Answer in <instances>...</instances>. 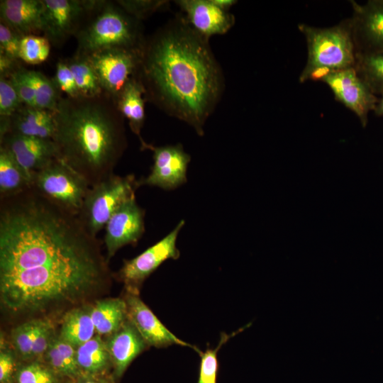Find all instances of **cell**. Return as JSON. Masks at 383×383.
<instances>
[{"label": "cell", "instance_id": "obj_22", "mask_svg": "<svg viewBox=\"0 0 383 383\" xmlns=\"http://www.w3.org/2000/svg\"><path fill=\"white\" fill-rule=\"evenodd\" d=\"M76 359L82 375L105 376L112 367L105 341L98 334L77 348Z\"/></svg>", "mask_w": 383, "mask_h": 383}, {"label": "cell", "instance_id": "obj_24", "mask_svg": "<svg viewBox=\"0 0 383 383\" xmlns=\"http://www.w3.org/2000/svg\"><path fill=\"white\" fill-rule=\"evenodd\" d=\"M76 350L59 335H54L43 361L60 377L73 380L82 375L77 363Z\"/></svg>", "mask_w": 383, "mask_h": 383}, {"label": "cell", "instance_id": "obj_15", "mask_svg": "<svg viewBox=\"0 0 383 383\" xmlns=\"http://www.w3.org/2000/svg\"><path fill=\"white\" fill-rule=\"evenodd\" d=\"M350 3L357 53L383 52V0H369L364 4L352 0Z\"/></svg>", "mask_w": 383, "mask_h": 383}, {"label": "cell", "instance_id": "obj_38", "mask_svg": "<svg viewBox=\"0 0 383 383\" xmlns=\"http://www.w3.org/2000/svg\"><path fill=\"white\" fill-rule=\"evenodd\" d=\"M21 36L3 23H0V53L15 60H19Z\"/></svg>", "mask_w": 383, "mask_h": 383}, {"label": "cell", "instance_id": "obj_41", "mask_svg": "<svg viewBox=\"0 0 383 383\" xmlns=\"http://www.w3.org/2000/svg\"><path fill=\"white\" fill-rule=\"evenodd\" d=\"M0 6L15 9L36 11L43 8V0H1Z\"/></svg>", "mask_w": 383, "mask_h": 383}, {"label": "cell", "instance_id": "obj_31", "mask_svg": "<svg viewBox=\"0 0 383 383\" xmlns=\"http://www.w3.org/2000/svg\"><path fill=\"white\" fill-rule=\"evenodd\" d=\"M50 52V42L45 36L35 34L21 38L19 60L29 65H38L47 60Z\"/></svg>", "mask_w": 383, "mask_h": 383}, {"label": "cell", "instance_id": "obj_42", "mask_svg": "<svg viewBox=\"0 0 383 383\" xmlns=\"http://www.w3.org/2000/svg\"><path fill=\"white\" fill-rule=\"evenodd\" d=\"M72 383H112L104 376H87L81 375L73 379Z\"/></svg>", "mask_w": 383, "mask_h": 383}, {"label": "cell", "instance_id": "obj_2", "mask_svg": "<svg viewBox=\"0 0 383 383\" xmlns=\"http://www.w3.org/2000/svg\"><path fill=\"white\" fill-rule=\"evenodd\" d=\"M135 76L145 99L188 123L200 135L225 87L209 39L182 16L145 38Z\"/></svg>", "mask_w": 383, "mask_h": 383}, {"label": "cell", "instance_id": "obj_21", "mask_svg": "<svg viewBox=\"0 0 383 383\" xmlns=\"http://www.w3.org/2000/svg\"><path fill=\"white\" fill-rule=\"evenodd\" d=\"M91 316L96 333L109 336L128 319L126 302L121 298L98 300L91 306Z\"/></svg>", "mask_w": 383, "mask_h": 383}, {"label": "cell", "instance_id": "obj_40", "mask_svg": "<svg viewBox=\"0 0 383 383\" xmlns=\"http://www.w3.org/2000/svg\"><path fill=\"white\" fill-rule=\"evenodd\" d=\"M18 366L15 352L5 346L1 338L0 349V383H14Z\"/></svg>", "mask_w": 383, "mask_h": 383}, {"label": "cell", "instance_id": "obj_6", "mask_svg": "<svg viewBox=\"0 0 383 383\" xmlns=\"http://www.w3.org/2000/svg\"><path fill=\"white\" fill-rule=\"evenodd\" d=\"M138 187L134 175L121 177L115 174L91 186L78 215L80 221L96 236L114 211L135 196Z\"/></svg>", "mask_w": 383, "mask_h": 383}, {"label": "cell", "instance_id": "obj_45", "mask_svg": "<svg viewBox=\"0 0 383 383\" xmlns=\"http://www.w3.org/2000/svg\"><path fill=\"white\" fill-rule=\"evenodd\" d=\"M57 383H60V382H57Z\"/></svg>", "mask_w": 383, "mask_h": 383}, {"label": "cell", "instance_id": "obj_7", "mask_svg": "<svg viewBox=\"0 0 383 383\" xmlns=\"http://www.w3.org/2000/svg\"><path fill=\"white\" fill-rule=\"evenodd\" d=\"M31 187L52 203L78 216L90 186L79 174L55 158L34 175Z\"/></svg>", "mask_w": 383, "mask_h": 383}, {"label": "cell", "instance_id": "obj_9", "mask_svg": "<svg viewBox=\"0 0 383 383\" xmlns=\"http://www.w3.org/2000/svg\"><path fill=\"white\" fill-rule=\"evenodd\" d=\"M184 225V221L182 220L165 238L134 258L124 261L118 275L127 291L138 293L143 281L162 262L168 259L177 260L179 257L176 242Z\"/></svg>", "mask_w": 383, "mask_h": 383}, {"label": "cell", "instance_id": "obj_37", "mask_svg": "<svg viewBox=\"0 0 383 383\" xmlns=\"http://www.w3.org/2000/svg\"><path fill=\"white\" fill-rule=\"evenodd\" d=\"M60 91L67 96L76 98L80 96L74 75L65 61H59L56 65V71L53 79Z\"/></svg>", "mask_w": 383, "mask_h": 383}, {"label": "cell", "instance_id": "obj_39", "mask_svg": "<svg viewBox=\"0 0 383 383\" xmlns=\"http://www.w3.org/2000/svg\"><path fill=\"white\" fill-rule=\"evenodd\" d=\"M54 335V328L52 322L48 319H43L33 343L32 350L33 360H43V356Z\"/></svg>", "mask_w": 383, "mask_h": 383}, {"label": "cell", "instance_id": "obj_20", "mask_svg": "<svg viewBox=\"0 0 383 383\" xmlns=\"http://www.w3.org/2000/svg\"><path fill=\"white\" fill-rule=\"evenodd\" d=\"M145 100L144 88L135 74L127 82L116 99L119 112L128 121L130 128L140 139L142 148L148 149L150 144L140 135L145 121Z\"/></svg>", "mask_w": 383, "mask_h": 383}, {"label": "cell", "instance_id": "obj_23", "mask_svg": "<svg viewBox=\"0 0 383 383\" xmlns=\"http://www.w3.org/2000/svg\"><path fill=\"white\" fill-rule=\"evenodd\" d=\"M95 333L91 306L75 307L63 316L59 335L76 348L91 339Z\"/></svg>", "mask_w": 383, "mask_h": 383}, {"label": "cell", "instance_id": "obj_33", "mask_svg": "<svg viewBox=\"0 0 383 383\" xmlns=\"http://www.w3.org/2000/svg\"><path fill=\"white\" fill-rule=\"evenodd\" d=\"M245 328L228 335L223 333L221 335L219 343L214 349L207 348L205 352L199 350L198 353L201 357L199 374L196 383H216L218 371V351L231 338L242 331Z\"/></svg>", "mask_w": 383, "mask_h": 383}, {"label": "cell", "instance_id": "obj_36", "mask_svg": "<svg viewBox=\"0 0 383 383\" xmlns=\"http://www.w3.org/2000/svg\"><path fill=\"white\" fill-rule=\"evenodd\" d=\"M23 104L35 106V91L28 70L19 67L9 77Z\"/></svg>", "mask_w": 383, "mask_h": 383}, {"label": "cell", "instance_id": "obj_13", "mask_svg": "<svg viewBox=\"0 0 383 383\" xmlns=\"http://www.w3.org/2000/svg\"><path fill=\"white\" fill-rule=\"evenodd\" d=\"M0 139V146L12 155L25 173L30 187L34 175L57 158V148L52 139L11 133H6Z\"/></svg>", "mask_w": 383, "mask_h": 383}, {"label": "cell", "instance_id": "obj_29", "mask_svg": "<svg viewBox=\"0 0 383 383\" xmlns=\"http://www.w3.org/2000/svg\"><path fill=\"white\" fill-rule=\"evenodd\" d=\"M28 74L35 91V106L55 111L61 96L54 81L35 70H28Z\"/></svg>", "mask_w": 383, "mask_h": 383}, {"label": "cell", "instance_id": "obj_44", "mask_svg": "<svg viewBox=\"0 0 383 383\" xmlns=\"http://www.w3.org/2000/svg\"><path fill=\"white\" fill-rule=\"evenodd\" d=\"M373 112L376 116L383 117V95L378 97V100Z\"/></svg>", "mask_w": 383, "mask_h": 383}, {"label": "cell", "instance_id": "obj_1", "mask_svg": "<svg viewBox=\"0 0 383 383\" xmlns=\"http://www.w3.org/2000/svg\"><path fill=\"white\" fill-rule=\"evenodd\" d=\"M109 272L99 243L79 218L33 187L0 202V297L14 313L72 303Z\"/></svg>", "mask_w": 383, "mask_h": 383}, {"label": "cell", "instance_id": "obj_12", "mask_svg": "<svg viewBox=\"0 0 383 383\" xmlns=\"http://www.w3.org/2000/svg\"><path fill=\"white\" fill-rule=\"evenodd\" d=\"M153 152L150 173L138 180V185L157 187L172 190L187 182V170L191 157L181 144L160 147L150 145Z\"/></svg>", "mask_w": 383, "mask_h": 383}, {"label": "cell", "instance_id": "obj_25", "mask_svg": "<svg viewBox=\"0 0 383 383\" xmlns=\"http://www.w3.org/2000/svg\"><path fill=\"white\" fill-rule=\"evenodd\" d=\"M30 187L28 179L12 155L0 146V199L19 194Z\"/></svg>", "mask_w": 383, "mask_h": 383}, {"label": "cell", "instance_id": "obj_16", "mask_svg": "<svg viewBox=\"0 0 383 383\" xmlns=\"http://www.w3.org/2000/svg\"><path fill=\"white\" fill-rule=\"evenodd\" d=\"M127 306V318L138 330L148 346L164 348L179 345L199 350L176 337L157 318L140 299L138 293L127 291L124 298Z\"/></svg>", "mask_w": 383, "mask_h": 383}, {"label": "cell", "instance_id": "obj_26", "mask_svg": "<svg viewBox=\"0 0 383 383\" xmlns=\"http://www.w3.org/2000/svg\"><path fill=\"white\" fill-rule=\"evenodd\" d=\"M65 62L74 75L81 96L95 97L104 92L96 74L86 57L75 54Z\"/></svg>", "mask_w": 383, "mask_h": 383}, {"label": "cell", "instance_id": "obj_43", "mask_svg": "<svg viewBox=\"0 0 383 383\" xmlns=\"http://www.w3.org/2000/svg\"><path fill=\"white\" fill-rule=\"evenodd\" d=\"M212 1L218 7L226 11H228L229 9L237 2L235 0H212Z\"/></svg>", "mask_w": 383, "mask_h": 383}, {"label": "cell", "instance_id": "obj_19", "mask_svg": "<svg viewBox=\"0 0 383 383\" xmlns=\"http://www.w3.org/2000/svg\"><path fill=\"white\" fill-rule=\"evenodd\" d=\"M105 344L116 379L121 378L132 361L148 346L128 319L107 337Z\"/></svg>", "mask_w": 383, "mask_h": 383}, {"label": "cell", "instance_id": "obj_14", "mask_svg": "<svg viewBox=\"0 0 383 383\" xmlns=\"http://www.w3.org/2000/svg\"><path fill=\"white\" fill-rule=\"evenodd\" d=\"M144 216L145 211L138 206L135 196L114 211L104 227L107 260L121 248L138 241L145 231Z\"/></svg>", "mask_w": 383, "mask_h": 383}, {"label": "cell", "instance_id": "obj_27", "mask_svg": "<svg viewBox=\"0 0 383 383\" xmlns=\"http://www.w3.org/2000/svg\"><path fill=\"white\" fill-rule=\"evenodd\" d=\"M355 69L376 96L383 95V52L357 53Z\"/></svg>", "mask_w": 383, "mask_h": 383}, {"label": "cell", "instance_id": "obj_18", "mask_svg": "<svg viewBox=\"0 0 383 383\" xmlns=\"http://www.w3.org/2000/svg\"><path fill=\"white\" fill-rule=\"evenodd\" d=\"M55 111L23 104L9 118H1L0 137L8 133L52 139Z\"/></svg>", "mask_w": 383, "mask_h": 383}, {"label": "cell", "instance_id": "obj_34", "mask_svg": "<svg viewBox=\"0 0 383 383\" xmlns=\"http://www.w3.org/2000/svg\"><path fill=\"white\" fill-rule=\"evenodd\" d=\"M116 3L129 15L141 21L160 9L167 1L156 0H118Z\"/></svg>", "mask_w": 383, "mask_h": 383}, {"label": "cell", "instance_id": "obj_11", "mask_svg": "<svg viewBox=\"0 0 383 383\" xmlns=\"http://www.w3.org/2000/svg\"><path fill=\"white\" fill-rule=\"evenodd\" d=\"M332 91L335 99L353 111L362 127L368 122L378 100L368 85L360 77L355 67L331 72L321 79Z\"/></svg>", "mask_w": 383, "mask_h": 383}, {"label": "cell", "instance_id": "obj_10", "mask_svg": "<svg viewBox=\"0 0 383 383\" xmlns=\"http://www.w3.org/2000/svg\"><path fill=\"white\" fill-rule=\"evenodd\" d=\"M140 51L109 49L86 57L104 92L116 99L127 82L135 74Z\"/></svg>", "mask_w": 383, "mask_h": 383}, {"label": "cell", "instance_id": "obj_32", "mask_svg": "<svg viewBox=\"0 0 383 383\" xmlns=\"http://www.w3.org/2000/svg\"><path fill=\"white\" fill-rule=\"evenodd\" d=\"M57 376L43 360H33L18 366L16 383H57Z\"/></svg>", "mask_w": 383, "mask_h": 383}, {"label": "cell", "instance_id": "obj_35", "mask_svg": "<svg viewBox=\"0 0 383 383\" xmlns=\"http://www.w3.org/2000/svg\"><path fill=\"white\" fill-rule=\"evenodd\" d=\"M23 105L10 79L0 77V116L9 118Z\"/></svg>", "mask_w": 383, "mask_h": 383}, {"label": "cell", "instance_id": "obj_30", "mask_svg": "<svg viewBox=\"0 0 383 383\" xmlns=\"http://www.w3.org/2000/svg\"><path fill=\"white\" fill-rule=\"evenodd\" d=\"M43 318L33 319L12 329L11 341L16 353L23 360H33L32 350Z\"/></svg>", "mask_w": 383, "mask_h": 383}, {"label": "cell", "instance_id": "obj_8", "mask_svg": "<svg viewBox=\"0 0 383 383\" xmlns=\"http://www.w3.org/2000/svg\"><path fill=\"white\" fill-rule=\"evenodd\" d=\"M42 31L50 42L60 46L76 35L98 1L43 0Z\"/></svg>", "mask_w": 383, "mask_h": 383}, {"label": "cell", "instance_id": "obj_3", "mask_svg": "<svg viewBox=\"0 0 383 383\" xmlns=\"http://www.w3.org/2000/svg\"><path fill=\"white\" fill-rule=\"evenodd\" d=\"M55 113L57 158L90 187L114 174L127 147L124 118L116 99L106 92L95 97L66 96Z\"/></svg>", "mask_w": 383, "mask_h": 383}, {"label": "cell", "instance_id": "obj_28", "mask_svg": "<svg viewBox=\"0 0 383 383\" xmlns=\"http://www.w3.org/2000/svg\"><path fill=\"white\" fill-rule=\"evenodd\" d=\"M43 9L36 11L9 9L0 6L1 23L21 36L42 31Z\"/></svg>", "mask_w": 383, "mask_h": 383}, {"label": "cell", "instance_id": "obj_5", "mask_svg": "<svg viewBox=\"0 0 383 383\" xmlns=\"http://www.w3.org/2000/svg\"><path fill=\"white\" fill-rule=\"evenodd\" d=\"M298 28L308 49L307 61L299 75L301 83L321 81L331 72L355 67L357 51L350 18L328 28L300 23Z\"/></svg>", "mask_w": 383, "mask_h": 383}, {"label": "cell", "instance_id": "obj_4", "mask_svg": "<svg viewBox=\"0 0 383 383\" xmlns=\"http://www.w3.org/2000/svg\"><path fill=\"white\" fill-rule=\"evenodd\" d=\"M75 37L76 55L82 56L109 49L140 51L145 38L140 21L106 1H98Z\"/></svg>", "mask_w": 383, "mask_h": 383}, {"label": "cell", "instance_id": "obj_17", "mask_svg": "<svg viewBox=\"0 0 383 383\" xmlns=\"http://www.w3.org/2000/svg\"><path fill=\"white\" fill-rule=\"evenodd\" d=\"M188 23L200 35L209 38L211 35L226 33L234 25L235 17L224 11L212 0L176 1Z\"/></svg>", "mask_w": 383, "mask_h": 383}]
</instances>
